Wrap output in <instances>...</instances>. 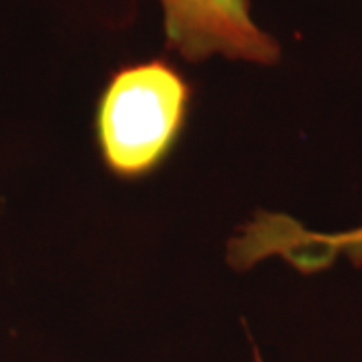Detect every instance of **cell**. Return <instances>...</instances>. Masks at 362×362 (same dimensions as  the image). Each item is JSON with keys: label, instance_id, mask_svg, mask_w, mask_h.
<instances>
[{"label": "cell", "instance_id": "obj_1", "mask_svg": "<svg viewBox=\"0 0 362 362\" xmlns=\"http://www.w3.org/2000/svg\"><path fill=\"white\" fill-rule=\"evenodd\" d=\"M189 99L187 81L168 61L133 63L113 73L95 117L107 169L123 180L153 173L180 139Z\"/></svg>", "mask_w": 362, "mask_h": 362}, {"label": "cell", "instance_id": "obj_2", "mask_svg": "<svg viewBox=\"0 0 362 362\" xmlns=\"http://www.w3.org/2000/svg\"><path fill=\"white\" fill-rule=\"evenodd\" d=\"M169 51L189 63L220 54L230 61L276 65L280 42L252 18L250 0H159Z\"/></svg>", "mask_w": 362, "mask_h": 362}, {"label": "cell", "instance_id": "obj_3", "mask_svg": "<svg viewBox=\"0 0 362 362\" xmlns=\"http://www.w3.org/2000/svg\"><path fill=\"white\" fill-rule=\"evenodd\" d=\"M266 258H282L296 270L310 274L338 258L362 266V223L340 232H314L284 214L258 211L228 244V262L238 272Z\"/></svg>", "mask_w": 362, "mask_h": 362}, {"label": "cell", "instance_id": "obj_4", "mask_svg": "<svg viewBox=\"0 0 362 362\" xmlns=\"http://www.w3.org/2000/svg\"><path fill=\"white\" fill-rule=\"evenodd\" d=\"M252 358H254V362H266V358L259 354L258 346H254V354H252Z\"/></svg>", "mask_w": 362, "mask_h": 362}]
</instances>
